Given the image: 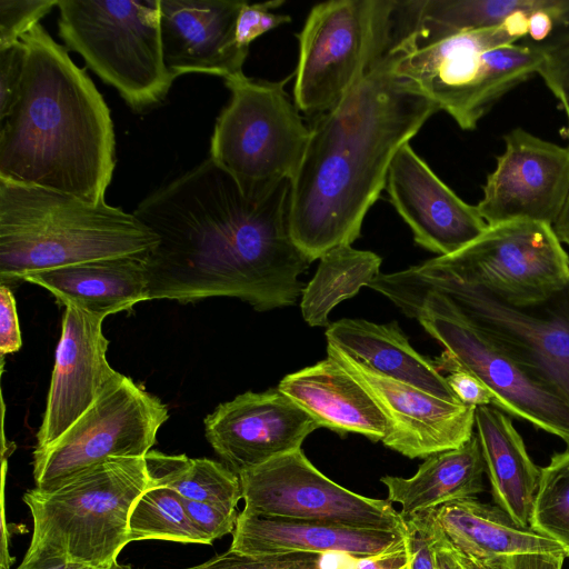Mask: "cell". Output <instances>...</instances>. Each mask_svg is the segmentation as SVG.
<instances>
[{
	"mask_svg": "<svg viewBox=\"0 0 569 569\" xmlns=\"http://www.w3.org/2000/svg\"><path fill=\"white\" fill-rule=\"evenodd\" d=\"M290 209L291 179L250 199L211 158L158 188L132 212L159 238L144 260L148 299L293 306L312 261L292 238Z\"/></svg>",
	"mask_w": 569,
	"mask_h": 569,
	"instance_id": "1",
	"label": "cell"
},
{
	"mask_svg": "<svg viewBox=\"0 0 569 569\" xmlns=\"http://www.w3.org/2000/svg\"><path fill=\"white\" fill-rule=\"evenodd\" d=\"M393 49L309 127L291 179V234L311 260L351 244L386 188L398 150L439 108L395 69Z\"/></svg>",
	"mask_w": 569,
	"mask_h": 569,
	"instance_id": "2",
	"label": "cell"
},
{
	"mask_svg": "<svg viewBox=\"0 0 569 569\" xmlns=\"http://www.w3.org/2000/svg\"><path fill=\"white\" fill-rule=\"evenodd\" d=\"M21 41L27 48L22 86L0 120V179L106 203L116 167L106 101L40 23Z\"/></svg>",
	"mask_w": 569,
	"mask_h": 569,
	"instance_id": "3",
	"label": "cell"
},
{
	"mask_svg": "<svg viewBox=\"0 0 569 569\" xmlns=\"http://www.w3.org/2000/svg\"><path fill=\"white\" fill-rule=\"evenodd\" d=\"M158 236L133 213L107 203L0 179V280L118 258H146Z\"/></svg>",
	"mask_w": 569,
	"mask_h": 569,
	"instance_id": "4",
	"label": "cell"
},
{
	"mask_svg": "<svg viewBox=\"0 0 569 569\" xmlns=\"http://www.w3.org/2000/svg\"><path fill=\"white\" fill-rule=\"evenodd\" d=\"M368 287L416 318L443 346L441 359L488 388L493 407L559 438L569 449V403L492 343L447 296L425 284L412 267L380 273Z\"/></svg>",
	"mask_w": 569,
	"mask_h": 569,
	"instance_id": "5",
	"label": "cell"
},
{
	"mask_svg": "<svg viewBox=\"0 0 569 569\" xmlns=\"http://www.w3.org/2000/svg\"><path fill=\"white\" fill-rule=\"evenodd\" d=\"M151 487L143 458H111L60 486L27 491L33 531L26 553L111 569L128 542L131 509Z\"/></svg>",
	"mask_w": 569,
	"mask_h": 569,
	"instance_id": "6",
	"label": "cell"
},
{
	"mask_svg": "<svg viewBox=\"0 0 569 569\" xmlns=\"http://www.w3.org/2000/svg\"><path fill=\"white\" fill-rule=\"evenodd\" d=\"M405 37L403 1L332 0L316 4L298 34L297 108L315 118L329 111Z\"/></svg>",
	"mask_w": 569,
	"mask_h": 569,
	"instance_id": "7",
	"label": "cell"
},
{
	"mask_svg": "<svg viewBox=\"0 0 569 569\" xmlns=\"http://www.w3.org/2000/svg\"><path fill=\"white\" fill-rule=\"evenodd\" d=\"M59 36L127 104L143 111L167 97L174 76L161 41L160 0H59Z\"/></svg>",
	"mask_w": 569,
	"mask_h": 569,
	"instance_id": "8",
	"label": "cell"
},
{
	"mask_svg": "<svg viewBox=\"0 0 569 569\" xmlns=\"http://www.w3.org/2000/svg\"><path fill=\"white\" fill-rule=\"evenodd\" d=\"M280 81L240 73L224 79L230 100L217 118L209 158L250 199L292 179L306 150L309 127Z\"/></svg>",
	"mask_w": 569,
	"mask_h": 569,
	"instance_id": "9",
	"label": "cell"
},
{
	"mask_svg": "<svg viewBox=\"0 0 569 569\" xmlns=\"http://www.w3.org/2000/svg\"><path fill=\"white\" fill-rule=\"evenodd\" d=\"M415 267L519 307L542 303L569 286V254L563 244L552 226L532 220L488 224L459 251Z\"/></svg>",
	"mask_w": 569,
	"mask_h": 569,
	"instance_id": "10",
	"label": "cell"
},
{
	"mask_svg": "<svg viewBox=\"0 0 569 569\" xmlns=\"http://www.w3.org/2000/svg\"><path fill=\"white\" fill-rule=\"evenodd\" d=\"M168 417L157 397L120 375L52 445L33 451L36 488L53 489L111 458H143Z\"/></svg>",
	"mask_w": 569,
	"mask_h": 569,
	"instance_id": "11",
	"label": "cell"
},
{
	"mask_svg": "<svg viewBox=\"0 0 569 569\" xmlns=\"http://www.w3.org/2000/svg\"><path fill=\"white\" fill-rule=\"evenodd\" d=\"M412 269L492 343L569 403V286L542 303L519 307L477 287Z\"/></svg>",
	"mask_w": 569,
	"mask_h": 569,
	"instance_id": "12",
	"label": "cell"
},
{
	"mask_svg": "<svg viewBox=\"0 0 569 569\" xmlns=\"http://www.w3.org/2000/svg\"><path fill=\"white\" fill-rule=\"evenodd\" d=\"M238 476L248 513L406 532V520L388 499L368 498L336 483L301 448Z\"/></svg>",
	"mask_w": 569,
	"mask_h": 569,
	"instance_id": "13",
	"label": "cell"
},
{
	"mask_svg": "<svg viewBox=\"0 0 569 569\" xmlns=\"http://www.w3.org/2000/svg\"><path fill=\"white\" fill-rule=\"evenodd\" d=\"M505 150L476 206L487 224L532 220L553 227L569 197V146L522 128L503 136Z\"/></svg>",
	"mask_w": 569,
	"mask_h": 569,
	"instance_id": "14",
	"label": "cell"
},
{
	"mask_svg": "<svg viewBox=\"0 0 569 569\" xmlns=\"http://www.w3.org/2000/svg\"><path fill=\"white\" fill-rule=\"evenodd\" d=\"M327 356L362 385L385 415L388 428L382 442L388 448L411 459H426L472 437L476 407L383 377L330 346Z\"/></svg>",
	"mask_w": 569,
	"mask_h": 569,
	"instance_id": "15",
	"label": "cell"
},
{
	"mask_svg": "<svg viewBox=\"0 0 569 569\" xmlns=\"http://www.w3.org/2000/svg\"><path fill=\"white\" fill-rule=\"evenodd\" d=\"M206 438L237 475L301 448L318 422L279 388L248 391L204 420Z\"/></svg>",
	"mask_w": 569,
	"mask_h": 569,
	"instance_id": "16",
	"label": "cell"
},
{
	"mask_svg": "<svg viewBox=\"0 0 569 569\" xmlns=\"http://www.w3.org/2000/svg\"><path fill=\"white\" fill-rule=\"evenodd\" d=\"M104 318L67 306L42 423L34 450L63 435L121 373L107 360Z\"/></svg>",
	"mask_w": 569,
	"mask_h": 569,
	"instance_id": "17",
	"label": "cell"
},
{
	"mask_svg": "<svg viewBox=\"0 0 569 569\" xmlns=\"http://www.w3.org/2000/svg\"><path fill=\"white\" fill-rule=\"evenodd\" d=\"M386 189L416 243L439 257L459 251L488 227L477 207L465 202L442 182L410 143L396 153Z\"/></svg>",
	"mask_w": 569,
	"mask_h": 569,
	"instance_id": "18",
	"label": "cell"
},
{
	"mask_svg": "<svg viewBox=\"0 0 569 569\" xmlns=\"http://www.w3.org/2000/svg\"><path fill=\"white\" fill-rule=\"evenodd\" d=\"M241 0H160L164 63L176 78L242 73L249 53L236 41Z\"/></svg>",
	"mask_w": 569,
	"mask_h": 569,
	"instance_id": "19",
	"label": "cell"
},
{
	"mask_svg": "<svg viewBox=\"0 0 569 569\" xmlns=\"http://www.w3.org/2000/svg\"><path fill=\"white\" fill-rule=\"evenodd\" d=\"M405 548L406 532L263 517L242 510L229 549L249 556L308 552L362 558Z\"/></svg>",
	"mask_w": 569,
	"mask_h": 569,
	"instance_id": "20",
	"label": "cell"
},
{
	"mask_svg": "<svg viewBox=\"0 0 569 569\" xmlns=\"http://www.w3.org/2000/svg\"><path fill=\"white\" fill-rule=\"evenodd\" d=\"M423 513L436 539L483 565L518 555L565 553L555 540L517 526L497 506L476 498L452 500Z\"/></svg>",
	"mask_w": 569,
	"mask_h": 569,
	"instance_id": "21",
	"label": "cell"
},
{
	"mask_svg": "<svg viewBox=\"0 0 569 569\" xmlns=\"http://www.w3.org/2000/svg\"><path fill=\"white\" fill-rule=\"evenodd\" d=\"M278 388L320 427L340 436L358 433L375 442L382 441L386 436L388 422L373 398L329 356L287 375Z\"/></svg>",
	"mask_w": 569,
	"mask_h": 569,
	"instance_id": "22",
	"label": "cell"
},
{
	"mask_svg": "<svg viewBox=\"0 0 569 569\" xmlns=\"http://www.w3.org/2000/svg\"><path fill=\"white\" fill-rule=\"evenodd\" d=\"M146 258L118 257L74 263L29 273L22 281L44 288L64 307L73 306L106 318L149 300Z\"/></svg>",
	"mask_w": 569,
	"mask_h": 569,
	"instance_id": "23",
	"label": "cell"
},
{
	"mask_svg": "<svg viewBox=\"0 0 569 569\" xmlns=\"http://www.w3.org/2000/svg\"><path fill=\"white\" fill-rule=\"evenodd\" d=\"M326 337L328 346L376 373L461 402L433 361L411 347L397 322L377 325L363 319H341L328 326Z\"/></svg>",
	"mask_w": 569,
	"mask_h": 569,
	"instance_id": "24",
	"label": "cell"
},
{
	"mask_svg": "<svg viewBox=\"0 0 569 569\" xmlns=\"http://www.w3.org/2000/svg\"><path fill=\"white\" fill-rule=\"evenodd\" d=\"M475 428L496 506L517 526L530 528L540 468L503 411L493 406L477 407Z\"/></svg>",
	"mask_w": 569,
	"mask_h": 569,
	"instance_id": "25",
	"label": "cell"
},
{
	"mask_svg": "<svg viewBox=\"0 0 569 569\" xmlns=\"http://www.w3.org/2000/svg\"><path fill=\"white\" fill-rule=\"evenodd\" d=\"M485 462L476 433L458 448L433 453L409 477L383 476L388 500L407 519L446 502L476 498L483 491Z\"/></svg>",
	"mask_w": 569,
	"mask_h": 569,
	"instance_id": "26",
	"label": "cell"
},
{
	"mask_svg": "<svg viewBox=\"0 0 569 569\" xmlns=\"http://www.w3.org/2000/svg\"><path fill=\"white\" fill-rule=\"evenodd\" d=\"M545 58L518 42L486 51L476 77L445 111L461 129L473 130L498 100L538 73Z\"/></svg>",
	"mask_w": 569,
	"mask_h": 569,
	"instance_id": "27",
	"label": "cell"
},
{
	"mask_svg": "<svg viewBox=\"0 0 569 569\" xmlns=\"http://www.w3.org/2000/svg\"><path fill=\"white\" fill-rule=\"evenodd\" d=\"M381 258L372 251L340 244L320 257L318 269L305 287L300 302L305 321L311 327L328 326L330 311L352 298L361 287L380 274Z\"/></svg>",
	"mask_w": 569,
	"mask_h": 569,
	"instance_id": "28",
	"label": "cell"
},
{
	"mask_svg": "<svg viewBox=\"0 0 569 569\" xmlns=\"http://www.w3.org/2000/svg\"><path fill=\"white\" fill-rule=\"evenodd\" d=\"M144 461L151 487H168L186 499L210 502L231 510H237L242 499L239 476L224 463L156 450H150Z\"/></svg>",
	"mask_w": 569,
	"mask_h": 569,
	"instance_id": "29",
	"label": "cell"
},
{
	"mask_svg": "<svg viewBox=\"0 0 569 569\" xmlns=\"http://www.w3.org/2000/svg\"><path fill=\"white\" fill-rule=\"evenodd\" d=\"M148 539L211 545L189 518L183 498L168 487L148 488L131 509L128 542Z\"/></svg>",
	"mask_w": 569,
	"mask_h": 569,
	"instance_id": "30",
	"label": "cell"
},
{
	"mask_svg": "<svg viewBox=\"0 0 569 569\" xmlns=\"http://www.w3.org/2000/svg\"><path fill=\"white\" fill-rule=\"evenodd\" d=\"M530 528L555 540L569 558V449L540 468Z\"/></svg>",
	"mask_w": 569,
	"mask_h": 569,
	"instance_id": "31",
	"label": "cell"
},
{
	"mask_svg": "<svg viewBox=\"0 0 569 569\" xmlns=\"http://www.w3.org/2000/svg\"><path fill=\"white\" fill-rule=\"evenodd\" d=\"M321 553L249 556L228 550L190 569H327Z\"/></svg>",
	"mask_w": 569,
	"mask_h": 569,
	"instance_id": "32",
	"label": "cell"
},
{
	"mask_svg": "<svg viewBox=\"0 0 569 569\" xmlns=\"http://www.w3.org/2000/svg\"><path fill=\"white\" fill-rule=\"evenodd\" d=\"M57 0H0V50L21 41Z\"/></svg>",
	"mask_w": 569,
	"mask_h": 569,
	"instance_id": "33",
	"label": "cell"
},
{
	"mask_svg": "<svg viewBox=\"0 0 569 569\" xmlns=\"http://www.w3.org/2000/svg\"><path fill=\"white\" fill-rule=\"evenodd\" d=\"M282 4V1H268L249 4L246 2L240 10L236 23V41L239 47L249 50L250 43L291 20L288 14H278L271 12L272 9Z\"/></svg>",
	"mask_w": 569,
	"mask_h": 569,
	"instance_id": "34",
	"label": "cell"
},
{
	"mask_svg": "<svg viewBox=\"0 0 569 569\" xmlns=\"http://www.w3.org/2000/svg\"><path fill=\"white\" fill-rule=\"evenodd\" d=\"M27 61L26 44L20 41L0 50V120H3L16 104Z\"/></svg>",
	"mask_w": 569,
	"mask_h": 569,
	"instance_id": "35",
	"label": "cell"
},
{
	"mask_svg": "<svg viewBox=\"0 0 569 569\" xmlns=\"http://www.w3.org/2000/svg\"><path fill=\"white\" fill-rule=\"evenodd\" d=\"M183 503L191 521L211 543L216 539H220L233 532L239 515L237 510L186 498H183Z\"/></svg>",
	"mask_w": 569,
	"mask_h": 569,
	"instance_id": "36",
	"label": "cell"
},
{
	"mask_svg": "<svg viewBox=\"0 0 569 569\" xmlns=\"http://www.w3.org/2000/svg\"><path fill=\"white\" fill-rule=\"evenodd\" d=\"M433 363L440 372H448L445 376L447 383L462 403L476 408L492 406L491 392L475 375L440 357L433 360Z\"/></svg>",
	"mask_w": 569,
	"mask_h": 569,
	"instance_id": "37",
	"label": "cell"
},
{
	"mask_svg": "<svg viewBox=\"0 0 569 569\" xmlns=\"http://www.w3.org/2000/svg\"><path fill=\"white\" fill-rule=\"evenodd\" d=\"M405 520L408 569H437L436 550L423 512Z\"/></svg>",
	"mask_w": 569,
	"mask_h": 569,
	"instance_id": "38",
	"label": "cell"
},
{
	"mask_svg": "<svg viewBox=\"0 0 569 569\" xmlns=\"http://www.w3.org/2000/svg\"><path fill=\"white\" fill-rule=\"evenodd\" d=\"M22 345L16 298L9 286H0V351L14 353Z\"/></svg>",
	"mask_w": 569,
	"mask_h": 569,
	"instance_id": "39",
	"label": "cell"
},
{
	"mask_svg": "<svg viewBox=\"0 0 569 569\" xmlns=\"http://www.w3.org/2000/svg\"><path fill=\"white\" fill-rule=\"evenodd\" d=\"M538 74L560 102L569 100V48L546 57Z\"/></svg>",
	"mask_w": 569,
	"mask_h": 569,
	"instance_id": "40",
	"label": "cell"
},
{
	"mask_svg": "<svg viewBox=\"0 0 569 569\" xmlns=\"http://www.w3.org/2000/svg\"><path fill=\"white\" fill-rule=\"evenodd\" d=\"M566 556L557 553L518 555L505 559L503 569H562Z\"/></svg>",
	"mask_w": 569,
	"mask_h": 569,
	"instance_id": "41",
	"label": "cell"
},
{
	"mask_svg": "<svg viewBox=\"0 0 569 569\" xmlns=\"http://www.w3.org/2000/svg\"><path fill=\"white\" fill-rule=\"evenodd\" d=\"M409 565V552L405 549L377 556L355 558L352 569H405Z\"/></svg>",
	"mask_w": 569,
	"mask_h": 569,
	"instance_id": "42",
	"label": "cell"
},
{
	"mask_svg": "<svg viewBox=\"0 0 569 569\" xmlns=\"http://www.w3.org/2000/svg\"><path fill=\"white\" fill-rule=\"evenodd\" d=\"M17 569H99L59 556L26 553Z\"/></svg>",
	"mask_w": 569,
	"mask_h": 569,
	"instance_id": "43",
	"label": "cell"
},
{
	"mask_svg": "<svg viewBox=\"0 0 569 569\" xmlns=\"http://www.w3.org/2000/svg\"><path fill=\"white\" fill-rule=\"evenodd\" d=\"M426 521H427V519H426ZM429 531H430V529H429ZM430 535L432 537L433 542L437 546L441 547L445 551L448 552V555L452 559L453 563L456 565L457 569H503L501 562L500 563H496L493 566H488V565H483V563L477 562V561H475V560H472V559H470V558H468V557L457 552L456 550L449 548L448 546H446L445 543H442L441 541L436 539L432 536L431 531H430Z\"/></svg>",
	"mask_w": 569,
	"mask_h": 569,
	"instance_id": "44",
	"label": "cell"
},
{
	"mask_svg": "<svg viewBox=\"0 0 569 569\" xmlns=\"http://www.w3.org/2000/svg\"><path fill=\"white\" fill-rule=\"evenodd\" d=\"M553 230L562 244L569 247V197L561 210V213L553 224Z\"/></svg>",
	"mask_w": 569,
	"mask_h": 569,
	"instance_id": "45",
	"label": "cell"
},
{
	"mask_svg": "<svg viewBox=\"0 0 569 569\" xmlns=\"http://www.w3.org/2000/svg\"><path fill=\"white\" fill-rule=\"evenodd\" d=\"M426 518V517H425ZM432 538V537H431ZM435 550H436V562L437 569H457L452 559L441 547L437 546L432 540Z\"/></svg>",
	"mask_w": 569,
	"mask_h": 569,
	"instance_id": "46",
	"label": "cell"
},
{
	"mask_svg": "<svg viewBox=\"0 0 569 569\" xmlns=\"http://www.w3.org/2000/svg\"><path fill=\"white\" fill-rule=\"evenodd\" d=\"M560 103H561L562 109L565 110L566 116H567L568 124H567V132H566V134H567V137L569 139V100H563Z\"/></svg>",
	"mask_w": 569,
	"mask_h": 569,
	"instance_id": "47",
	"label": "cell"
},
{
	"mask_svg": "<svg viewBox=\"0 0 569 569\" xmlns=\"http://www.w3.org/2000/svg\"><path fill=\"white\" fill-rule=\"evenodd\" d=\"M111 569H142V568H136L131 565H121V563H116Z\"/></svg>",
	"mask_w": 569,
	"mask_h": 569,
	"instance_id": "48",
	"label": "cell"
},
{
	"mask_svg": "<svg viewBox=\"0 0 569 569\" xmlns=\"http://www.w3.org/2000/svg\"><path fill=\"white\" fill-rule=\"evenodd\" d=\"M408 566H409V565H408ZM405 569H408V567H407V568H405Z\"/></svg>",
	"mask_w": 569,
	"mask_h": 569,
	"instance_id": "49",
	"label": "cell"
}]
</instances>
